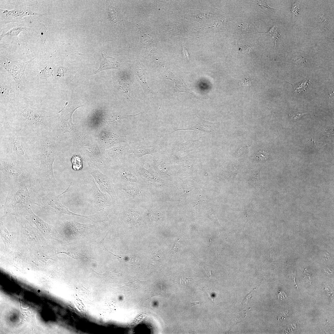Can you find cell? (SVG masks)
Instances as JSON below:
<instances>
[{
  "instance_id": "cell-1",
  "label": "cell",
  "mask_w": 334,
  "mask_h": 334,
  "mask_svg": "<svg viewBox=\"0 0 334 334\" xmlns=\"http://www.w3.org/2000/svg\"><path fill=\"white\" fill-rule=\"evenodd\" d=\"M55 114L49 115L23 96L12 104L0 106V121L29 136L50 132Z\"/></svg>"
},
{
  "instance_id": "cell-2",
  "label": "cell",
  "mask_w": 334,
  "mask_h": 334,
  "mask_svg": "<svg viewBox=\"0 0 334 334\" xmlns=\"http://www.w3.org/2000/svg\"><path fill=\"white\" fill-rule=\"evenodd\" d=\"M56 139L50 133L29 135L32 165L37 178L46 192L53 191L57 186L53 169L58 152Z\"/></svg>"
},
{
  "instance_id": "cell-3",
  "label": "cell",
  "mask_w": 334,
  "mask_h": 334,
  "mask_svg": "<svg viewBox=\"0 0 334 334\" xmlns=\"http://www.w3.org/2000/svg\"><path fill=\"white\" fill-rule=\"evenodd\" d=\"M46 192L36 178L24 181L10 188L3 205L4 216L16 214L31 204L40 206Z\"/></svg>"
},
{
  "instance_id": "cell-4",
  "label": "cell",
  "mask_w": 334,
  "mask_h": 334,
  "mask_svg": "<svg viewBox=\"0 0 334 334\" xmlns=\"http://www.w3.org/2000/svg\"><path fill=\"white\" fill-rule=\"evenodd\" d=\"M0 155L32 165L29 135L0 121Z\"/></svg>"
},
{
  "instance_id": "cell-5",
  "label": "cell",
  "mask_w": 334,
  "mask_h": 334,
  "mask_svg": "<svg viewBox=\"0 0 334 334\" xmlns=\"http://www.w3.org/2000/svg\"><path fill=\"white\" fill-rule=\"evenodd\" d=\"M35 178H36V174L31 164L0 155L1 183H4L10 188L19 182Z\"/></svg>"
},
{
  "instance_id": "cell-6",
  "label": "cell",
  "mask_w": 334,
  "mask_h": 334,
  "mask_svg": "<svg viewBox=\"0 0 334 334\" xmlns=\"http://www.w3.org/2000/svg\"><path fill=\"white\" fill-rule=\"evenodd\" d=\"M79 150L88 164L106 174L108 168L102 151L94 138L87 133L74 129L70 133Z\"/></svg>"
},
{
  "instance_id": "cell-7",
  "label": "cell",
  "mask_w": 334,
  "mask_h": 334,
  "mask_svg": "<svg viewBox=\"0 0 334 334\" xmlns=\"http://www.w3.org/2000/svg\"><path fill=\"white\" fill-rule=\"evenodd\" d=\"M114 188L119 203L144 206L157 201L145 185L117 183Z\"/></svg>"
},
{
  "instance_id": "cell-8",
  "label": "cell",
  "mask_w": 334,
  "mask_h": 334,
  "mask_svg": "<svg viewBox=\"0 0 334 334\" xmlns=\"http://www.w3.org/2000/svg\"><path fill=\"white\" fill-rule=\"evenodd\" d=\"M33 58L25 62L12 60L0 54V66L11 76L21 93L26 94L30 92L31 88L25 75V70L28 64Z\"/></svg>"
},
{
  "instance_id": "cell-9",
  "label": "cell",
  "mask_w": 334,
  "mask_h": 334,
  "mask_svg": "<svg viewBox=\"0 0 334 334\" xmlns=\"http://www.w3.org/2000/svg\"><path fill=\"white\" fill-rule=\"evenodd\" d=\"M81 106L72 103L66 102L64 108L59 112L60 115L56 119L50 131L51 134L57 139L59 136L66 132L70 133L74 129L72 115L74 111Z\"/></svg>"
},
{
  "instance_id": "cell-10",
  "label": "cell",
  "mask_w": 334,
  "mask_h": 334,
  "mask_svg": "<svg viewBox=\"0 0 334 334\" xmlns=\"http://www.w3.org/2000/svg\"><path fill=\"white\" fill-rule=\"evenodd\" d=\"M106 175L112 179L113 183H121L145 185L142 179L133 167L124 163L108 169Z\"/></svg>"
},
{
  "instance_id": "cell-11",
  "label": "cell",
  "mask_w": 334,
  "mask_h": 334,
  "mask_svg": "<svg viewBox=\"0 0 334 334\" xmlns=\"http://www.w3.org/2000/svg\"><path fill=\"white\" fill-rule=\"evenodd\" d=\"M133 163L136 172L156 199L158 191L165 184L164 181L153 170L151 165L146 169L144 167V164L140 165L135 162Z\"/></svg>"
},
{
  "instance_id": "cell-12",
  "label": "cell",
  "mask_w": 334,
  "mask_h": 334,
  "mask_svg": "<svg viewBox=\"0 0 334 334\" xmlns=\"http://www.w3.org/2000/svg\"><path fill=\"white\" fill-rule=\"evenodd\" d=\"M87 183L89 197L99 211H105L106 208L113 207V204L111 197L108 193L101 191L92 177L87 181Z\"/></svg>"
},
{
  "instance_id": "cell-13",
  "label": "cell",
  "mask_w": 334,
  "mask_h": 334,
  "mask_svg": "<svg viewBox=\"0 0 334 334\" xmlns=\"http://www.w3.org/2000/svg\"><path fill=\"white\" fill-rule=\"evenodd\" d=\"M89 172L102 192L108 193L111 197L113 205L119 203L114 188L112 178L98 169L89 165Z\"/></svg>"
},
{
  "instance_id": "cell-14",
  "label": "cell",
  "mask_w": 334,
  "mask_h": 334,
  "mask_svg": "<svg viewBox=\"0 0 334 334\" xmlns=\"http://www.w3.org/2000/svg\"><path fill=\"white\" fill-rule=\"evenodd\" d=\"M71 185V182L66 190L60 195L56 194L54 191L46 192L42 198L40 206L56 213H63L73 216L74 213L63 205L59 199V196L69 191Z\"/></svg>"
},
{
  "instance_id": "cell-15",
  "label": "cell",
  "mask_w": 334,
  "mask_h": 334,
  "mask_svg": "<svg viewBox=\"0 0 334 334\" xmlns=\"http://www.w3.org/2000/svg\"><path fill=\"white\" fill-rule=\"evenodd\" d=\"M0 21L4 24L21 22L23 17L27 16L42 15L45 14L32 11L27 6H16L11 10L0 9Z\"/></svg>"
},
{
  "instance_id": "cell-16",
  "label": "cell",
  "mask_w": 334,
  "mask_h": 334,
  "mask_svg": "<svg viewBox=\"0 0 334 334\" xmlns=\"http://www.w3.org/2000/svg\"><path fill=\"white\" fill-rule=\"evenodd\" d=\"M0 103L5 106L17 101L22 96L16 84L4 80L0 77Z\"/></svg>"
},
{
  "instance_id": "cell-17",
  "label": "cell",
  "mask_w": 334,
  "mask_h": 334,
  "mask_svg": "<svg viewBox=\"0 0 334 334\" xmlns=\"http://www.w3.org/2000/svg\"><path fill=\"white\" fill-rule=\"evenodd\" d=\"M126 145L121 143L102 151L108 169L124 163Z\"/></svg>"
},
{
  "instance_id": "cell-18",
  "label": "cell",
  "mask_w": 334,
  "mask_h": 334,
  "mask_svg": "<svg viewBox=\"0 0 334 334\" xmlns=\"http://www.w3.org/2000/svg\"><path fill=\"white\" fill-rule=\"evenodd\" d=\"M94 137L98 145L103 150L112 147L114 144L125 142V136L116 132L101 130L97 131Z\"/></svg>"
},
{
  "instance_id": "cell-19",
  "label": "cell",
  "mask_w": 334,
  "mask_h": 334,
  "mask_svg": "<svg viewBox=\"0 0 334 334\" xmlns=\"http://www.w3.org/2000/svg\"><path fill=\"white\" fill-rule=\"evenodd\" d=\"M128 152L133 153L138 157H142L147 154H152L157 152L156 147L142 143L133 144L129 148Z\"/></svg>"
},
{
  "instance_id": "cell-20",
  "label": "cell",
  "mask_w": 334,
  "mask_h": 334,
  "mask_svg": "<svg viewBox=\"0 0 334 334\" xmlns=\"http://www.w3.org/2000/svg\"><path fill=\"white\" fill-rule=\"evenodd\" d=\"M136 79L142 88L144 92V100L150 102L153 97V93L146 80V75L143 68L138 67L135 73Z\"/></svg>"
},
{
  "instance_id": "cell-21",
  "label": "cell",
  "mask_w": 334,
  "mask_h": 334,
  "mask_svg": "<svg viewBox=\"0 0 334 334\" xmlns=\"http://www.w3.org/2000/svg\"><path fill=\"white\" fill-rule=\"evenodd\" d=\"M105 238L101 241L96 242L98 246L104 250L108 254L116 258L121 262L124 264L133 265L139 262V259L138 256L136 255H118L114 254L109 250L105 246L104 241Z\"/></svg>"
},
{
  "instance_id": "cell-22",
  "label": "cell",
  "mask_w": 334,
  "mask_h": 334,
  "mask_svg": "<svg viewBox=\"0 0 334 334\" xmlns=\"http://www.w3.org/2000/svg\"><path fill=\"white\" fill-rule=\"evenodd\" d=\"M199 119V123L195 126L186 129H180L176 131L181 130H192L195 131L196 134L200 131L211 133L214 132L218 128V123L211 122L205 121L198 117Z\"/></svg>"
},
{
  "instance_id": "cell-23",
  "label": "cell",
  "mask_w": 334,
  "mask_h": 334,
  "mask_svg": "<svg viewBox=\"0 0 334 334\" xmlns=\"http://www.w3.org/2000/svg\"><path fill=\"white\" fill-rule=\"evenodd\" d=\"M29 29L28 26L26 24L20 22L19 24L14 25L11 28L7 27L3 29L0 35V40L5 36H15L18 40V44L20 45L17 36L20 32H26Z\"/></svg>"
},
{
  "instance_id": "cell-24",
  "label": "cell",
  "mask_w": 334,
  "mask_h": 334,
  "mask_svg": "<svg viewBox=\"0 0 334 334\" xmlns=\"http://www.w3.org/2000/svg\"><path fill=\"white\" fill-rule=\"evenodd\" d=\"M103 60L99 68L93 73L95 75L103 70L110 69H118V63L117 59L109 55H104L101 53Z\"/></svg>"
},
{
  "instance_id": "cell-25",
  "label": "cell",
  "mask_w": 334,
  "mask_h": 334,
  "mask_svg": "<svg viewBox=\"0 0 334 334\" xmlns=\"http://www.w3.org/2000/svg\"><path fill=\"white\" fill-rule=\"evenodd\" d=\"M167 77L168 79L171 80L174 83L175 88L173 93L179 92H185L193 95V93L188 88L182 79L176 75L171 74Z\"/></svg>"
},
{
  "instance_id": "cell-26",
  "label": "cell",
  "mask_w": 334,
  "mask_h": 334,
  "mask_svg": "<svg viewBox=\"0 0 334 334\" xmlns=\"http://www.w3.org/2000/svg\"><path fill=\"white\" fill-rule=\"evenodd\" d=\"M260 171V170L259 169L252 170L245 177V182L256 188H259L261 186Z\"/></svg>"
},
{
  "instance_id": "cell-27",
  "label": "cell",
  "mask_w": 334,
  "mask_h": 334,
  "mask_svg": "<svg viewBox=\"0 0 334 334\" xmlns=\"http://www.w3.org/2000/svg\"><path fill=\"white\" fill-rule=\"evenodd\" d=\"M54 70L51 67L45 66L41 70L38 74V76L44 79H49L54 75Z\"/></svg>"
},
{
  "instance_id": "cell-28",
  "label": "cell",
  "mask_w": 334,
  "mask_h": 334,
  "mask_svg": "<svg viewBox=\"0 0 334 334\" xmlns=\"http://www.w3.org/2000/svg\"><path fill=\"white\" fill-rule=\"evenodd\" d=\"M73 165V169L76 170L80 169L82 167V162L81 158L79 156L74 155L71 159Z\"/></svg>"
},
{
  "instance_id": "cell-29",
  "label": "cell",
  "mask_w": 334,
  "mask_h": 334,
  "mask_svg": "<svg viewBox=\"0 0 334 334\" xmlns=\"http://www.w3.org/2000/svg\"><path fill=\"white\" fill-rule=\"evenodd\" d=\"M260 33H265L270 35L273 38L275 41V45H276V40L280 35V34L277 31L275 26H274L272 27L267 32H260Z\"/></svg>"
},
{
  "instance_id": "cell-30",
  "label": "cell",
  "mask_w": 334,
  "mask_h": 334,
  "mask_svg": "<svg viewBox=\"0 0 334 334\" xmlns=\"http://www.w3.org/2000/svg\"><path fill=\"white\" fill-rule=\"evenodd\" d=\"M153 39L148 35L143 34L141 37V42L144 45L149 46L153 43Z\"/></svg>"
},
{
  "instance_id": "cell-31",
  "label": "cell",
  "mask_w": 334,
  "mask_h": 334,
  "mask_svg": "<svg viewBox=\"0 0 334 334\" xmlns=\"http://www.w3.org/2000/svg\"><path fill=\"white\" fill-rule=\"evenodd\" d=\"M66 72V69L62 67H60L58 68L56 72L57 76L59 77L63 76Z\"/></svg>"
},
{
  "instance_id": "cell-32",
  "label": "cell",
  "mask_w": 334,
  "mask_h": 334,
  "mask_svg": "<svg viewBox=\"0 0 334 334\" xmlns=\"http://www.w3.org/2000/svg\"><path fill=\"white\" fill-rule=\"evenodd\" d=\"M182 46L183 49L182 53L183 58L185 59L189 60L190 59V54L189 53L187 49L184 47L183 44Z\"/></svg>"
},
{
  "instance_id": "cell-33",
  "label": "cell",
  "mask_w": 334,
  "mask_h": 334,
  "mask_svg": "<svg viewBox=\"0 0 334 334\" xmlns=\"http://www.w3.org/2000/svg\"><path fill=\"white\" fill-rule=\"evenodd\" d=\"M278 299L281 300H285L288 298L286 294L282 291H279L278 294Z\"/></svg>"
},
{
  "instance_id": "cell-34",
  "label": "cell",
  "mask_w": 334,
  "mask_h": 334,
  "mask_svg": "<svg viewBox=\"0 0 334 334\" xmlns=\"http://www.w3.org/2000/svg\"><path fill=\"white\" fill-rule=\"evenodd\" d=\"M240 49L241 51L243 53H248L249 52L251 48L250 47L245 46L242 48H240Z\"/></svg>"
},
{
  "instance_id": "cell-35",
  "label": "cell",
  "mask_w": 334,
  "mask_h": 334,
  "mask_svg": "<svg viewBox=\"0 0 334 334\" xmlns=\"http://www.w3.org/2000/svg\"><path fill=\"white\" fill-rule=\"evenodd\" d=\"M293 7L292 12L294 14V13H296V14H298V3L297 4H296Z\"/></svg>"
},
{
  "instance_id": "cell-36",
  "label": "cell",
  "mask_w": 334,
  "mask_h": 334,
  "mask_svg": "<svg viewBox=\"0 0 334 334\" xmlns=\"http://www.w3.org/2000/svg\"><path fill=\"white\" fill-rule=\"evenodd\" d=\"M204 269H205V272H206V274L208 276H209V277H210L211 276V271L210 270H209L208 269V268H205Z\"/></svg>"
},
{
  "instance_id": "cell-37",
  "label": "cell",
  "mask_w": 334,
  "mask_h": 334,
  "mask_svg": "<svg viewBox=\"0 0 334 334\" xmlns=\"http://www.w3.org/2000/svg\"><path fill=\"white\" fill-rule=\"evenodd\" d=\"M191 304L192 306H194L199 304V302H191Z\"/></svg>"
},
{
  "instance_id": "cell-38",
  "label": "cell",
  "mask_w": 334,
  "mask_h": 334,
  "mask_svg": "<svg viewBox=\"0 0 334 334\" xmlns=\"http://www.w3.org/2000/svg\"><path fill=\"white\" fill-rule=\"evenodd\" d=\"M302 114H297V115L294 118H299V117H300V116Z\"/></svg>"
},
{
  "instance_id": "cell-39",
  "label": "cell",
  "mask_w": 334,
  "mask_h": 334,
  "mask_svg": "<svg viewBox=\"0 0 334 334\" xmlns=\"http://www.w3.org/2000/svg\"><path fill=\"white\" fill-rule=\"evenodd\" d=\"M261 155L263 156V155H262V154H261ZM263 156V157H265V156Z\"/></svg>"
}]
</instances>
